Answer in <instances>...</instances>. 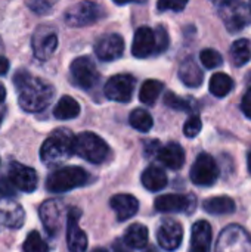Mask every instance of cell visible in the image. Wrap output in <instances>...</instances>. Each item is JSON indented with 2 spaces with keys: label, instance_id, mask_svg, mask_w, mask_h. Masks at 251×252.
Segmentation results:
<instances>
[{
  "label": "cell",
  "instance_id": "obj_21",
  "mask_svg": "<svg viewBox=\"0 0 251 252\" xmlns=\"http://www.w3.org/2000/svg\"><path fill=\"white\" fill-rule=\"evenodd\" d=\"M158 159L170 170H179L185 164V151L179 143H167L166 146L160 148Z\"/></svg>",
  "mask_w": 251,
  "mask_h": 252
},
{
  "label": "cell",
  "instance_id": "obj_19",
  "mask_svg": "<svg viewBox=\"0 0 251 252\" xmlns=\"http://www.w3.org/2000/svg\"><path fill=\"white\" fill-rule=\"evenodd\" d=\"M24 211L19 204L9 201V199H1L0 201V224L9 229H18L24 223Z\"/></svg>",
  "mask_w": 251,
  "mask_h": 252
},
{
  "label": "cell",
  "instance_id": "obj_43",
  "mask_svg": "<svg viewBox=\"0 0 251 252\" xmlns=\"http://www.w3.org/2000/svg\"><path fill=\"white\" fill-rule=\"evenodd\" d=\"M4 97H6V89L3 84H0V103L4 100Z\"/></svg>",
  "mask_w": 251,
  "mask_h": 252
},
{
  "label": "cell",
  "instance_id": "obj_5",
  "mask_svg": "<svg viewBox=\"0 0 251 252\" xmlns=\"http://www.w3.org/2000/svg\"><path fill=\"white\" fill-rule=\"evenodd\" d=\"M219 15L229 32H238L251 24V6L243 0H234L220 6Z\"/></svg>",
  "mask_w": 251,
  "mask_h": 252
},
{
  "label": "cell",
  "instance_id": "obj_24",
  "mask_svg": "<svg viewBox=\"0 0 251 252\" xmlns=\"http://www.w3.org/2000/svg\"><path fill=\"white\" fill-rule=\"evenodd\" d=\"M141 182H142L143 188L148 189L149 192H158L167 186L169 180H167V174L160 167L151 165L142 173Z\"/></svg>",
  "mask_w": 251,
  "mask_h": 252
},
{
  "label": "cell",
  "instance_id": "obj_15",
  "mask_svg": "<svg viewBox=\"0 0 251 252\" xmlns=\"http://www.w3.org/2000/svg\"><path fill=\"white\" fill-rule=\"evenodd\" d=\"M40 219L46 232L52 236L58 235L64 219V205L56 199H49L40 207Z\"/></svg>",
  "mask_w": 251,
  "mask_h": 252
},
{
  "label": "cell",
  "instance_id": "obj_14",
  "mask_svg": "<svg viewBox=\"0 0 251 252\" xmlns=\"http://www.w3.org/2000/svg\"><path fill=\"white\" fill-rule=\"evenodd\" d=\"M157 239L163 250L166 251H175L180 247L183 239V230L180 223L172 219L163 220L157 230Z\"/></svg>",
  "mask_w": 251,
  "mask_h": 252
},
{
  "label": "cell",
  "instance_id": "obj_35",
  "mask_svg": "<svg viewBox=\"0 0 251 252\" xmlns=\"http://www.w3.org/2000/svg\"><path fill=\"white\" fill-rule=\"evenodd\" d=\"M201 128H203L201 118H200L198 115H192V117L188 118V121L185 123V126H183V133H185L186 137H191V139H192V137H195V136L200 134Z\"/></svg>",
  "mask_w": 251,
  "mask_h": 252
},
{
  "label": "cell",
  "instance_id": "obj_8",
  "mask_svg": "<svg viewBox=\"0 0 251 252\" xmlns=\"http://www.w3.org/2000/svg\"><path fill=\"white\" fill-rule=\"evenodd\" d=\"M217 252H251L250 235L240 226L226 227L219 236Z\"/></svg>",
  "mask_w": 251,
  "mask_h": 252
},
{
  "label": "cell",
  "instance_id": "obj_41",
  "mask_svg": "<svg viewBox=\"0 0 251 252\" xmlns=\"http://www.w3.org/2000/svg\"><path fill=\"white\" fill-rule=\"evenodd\" d=\"M9 71V61L4 56H0V75H4Z\"/></svg>",
  "mask_w": 251,
  "mask_h": 252
},
{
  "label": "cell",
  "instance_id": "obj_48",
  "mask_svg": "<svg viewBox=\"0 0 251 252\" xmlns=\"http://www.w3.org/2000/svg\"><path fill=\"white\" fill-rule=\"evenodd\" d=\"M250 6H251V0H250Z\"/></svg>",
  "mask_w": 251,
  "mask_h": 252
},
{
  "label": "cell",
  "instance_id": "obj_10",
  "mask_svg": "<svg viewBox=\"0 0 251 252\" xmlns=\"http://www.w3.org/2000/svg\"><path fill=\"white\" fill-rule=\"evenodd\" d=\"M71 77L74 83L81 87V89H92L98 80H99V72L93 61L87 56H81L72 61L71 66Z\"/></svg>",
  "mask_w": 251,
  "mask_h": 252
},
{
  "label": "cell",
  "instance_id": "obj_4",
  "mask_svg": "<svg viewBox=\"0 0 251 252\" xmlns=\"http://www.w3.org/2000/svg\"><path fill=\"white\" fill-rule=\"evenodd\" d=\"M74 154L92 164H101L107 159L109 148L102 137L95 133L84 131L74 139Z\"/></svg>",
  "mask_w": 251,
  "mask_h": 252
},
{
  "label": "cell",
  "instance_id": "obj_40",
  "mask_svg": "<svg viewBox=\"0 0 251 252\" xmlns=\"http://www.w3.org/2000/svg\"><path fill=\"white\" fill-rule=\"evenodd\" d=\"M53 1H56V0H31L30 4L34 10L41 12V10H46L50 6V3H53Z\"/></svg>",
  "mask_w": 251,
  "mask_h": 252
},
{
  "label": "cell",
  "instance_id": "obj_18",
  "mask_svg": "<svg viewBox=\"0 0 251 252\" xmlns=\"http://www.w3.org/2000/svg\"><path fill=\"white\" fill-rule=\"evenodd\" d=\"M109 205L112 208V211L115 213L118 221H126L129 219H132L138 210H139V202L133 195L129 193H118L114 195L109 201Z\"/></svg>",
  "mask_w": 251,
  "mask_h": 252
},
{
  "label": "cell",
  "instance_id": "obj_6",
  "mask_svg": "<svg viewBox=\"0 0 251 252\" xmlns=\"http://www.w3.org/2000/svg\"><path fill=\"white\" fill-rule=\"evenodd\" d=\"M102 18H104V9L98 3L90 0H83L74 4L65 13V22L71 27L92 25Z\"/></svg>",
  "mask_w": 251,
  "mask_h": 252
},
{
  "label": "cell",
  "instance_id": "obj_17",
  "mask_svg": "<svg viewBox=\"0 0 251 252\" xmlns=\"http://www.w3.org/2000/svg\"><path fill=\"white\" fill-rule=\"evenodd\" d=\"M155 34L149 27H141L136 30L132 44V55L136 58H148L155 53Z\"/></svg>",
  "mask_w": 251,
  "mask_h": 252
},
{
  "label": "cell",
  "instance_id": "obj_39",
  "mask_svg": "<svg viewBox=\"0 0 251 252\" xmlns=\"http://www.w3.org/2000/svg\"><path fill=\"white\" fill-rule=\"evenodd\" d=\"M241 111L244 112V115L251 120V87L246 92V94L243 96L241 100Z\"/></svg>",
  "mask_w": 251,
  "mask_h": 252
},
{
  "label": "cell",
  "instance_id": "obj_36",
  "mask_svg": "<svg viewBox=\"0 0 251 252\" xmlns=\"http://www.w3.org/2000/svg\"><path fill=\"white\" fill-rule=\"evenodd\" d=\"M186 4H188V0H158L157 9L160 12H166V10L180 12L186 7Z\"/></svg>",
  "mask_w": 251,
  "mask_h": 252
},
{
  "label": "cell",
  "instance_id": "obj_47",
  "mask_svg": "<svg viewBox=\"0 0 251 252\" xmlns=\"http://www.w3.org/2000/svg\"><path fill=\"white\" fill-rule=\"evenodd\" d=\"M0 123H1V114H0Z\"/></svg>",
  "mask_w": 251,
  "mask_h": 252
},
{
  "label": "cell",
  "instance_id": "obj_29",
  "mask_svg": "<svg viewBox=\"0 0 251 252\" xmlns=\"http://www.w3.org/2000/svg\"><path fill=\"white\" fill-rule=\"evenodd\" d=\"M164 86L161 81L158 80H146L142 87H141V92H139V100L143 103V105H154L155 100L158 99V96L161 94Z\"/></svg>",
  "mask_w": 251,
  "mask_h": 252
},
{
  "label": "cell",
  "instance_id": "obj_13",
  "mask_svg": "<svg viewBox=\"0 0 251 252\" xmlns=\"http://www.w3.org/2000/svg\"><path fill=\"white\" fill-rule=\"evenodd\" d=\"M81 211L78 208H71L67 217V245L70 252H86L87 236L78 226V219Z\"/></svg>",
  "mask_w": 251,
  "mask_h": 252
},
{
  "label": "cell",
  "instance_id": "obj_1",
  "mask_svg": "<svg viewBox=\"0 0 251 252\" xmlns=\"http://www.w3.org/2000/svg\"><path fill=\"white\" fill-rule=\"evenodd\" d=\"M13 83L19 92V106L27 112H40L53 99V86L43 78L33 77L27 71H18L13 77Z\"/></svg>",
  "mask_w": 251,
  "mask_h": 252
},
{
  "label": "cell",
  "instance_id": "obj_31",
  "mask_svg": "<svg viewBox=\"0 0 251 252\" xmlns=\"http://www.w3.org/2000/svg\"><path fill=\"white\" fill-rule=\"evenodd\" d=\"M129 123L130 126L138 130V131H142V133H146L152 128L154 126V121H152V117L148 111L145 109H135L130 117H129Z\"/></svg>",
  "mask_w": 251,
  "mask_h": 252
},
{
  "label": "cell",
  "instance_id": "obj_46",
  "mask_svg": "<svg viewBox=\"0 0 251 252\" xmlns=\"http://www.w3.org/2000/svg\"><path fill=\"white\" fill-rule=\"evenodd\" d=\"M92 252H108L107 250H104V248H98V250H93Z\"/></svg>",
  "mask_w": 251,
  "mask_h": 252
},
{
  "label": "cell",
  "instance_id": "obj_3",
  "mask_svg": "<svg viewBox=\"0 0 251 252\" xmlns=\"http://www.w3.org/2000/svg\"><path fill=\"white\" fill-rule=\"evenodd\" d=\"M89 182V174L81 167H64L53 171L46 182V188L53 193H64L81 188Z\"/></svg>",
  "mask_w": 251,
  "mask_h": 252
},
{
  "label": "cell",
  "instance_id": "obj_34",
  "mask_svg": "<svg viewBox=\"0 0 251 252\" xmlns=\"http://www.w3.org/2000/svg\"><path fill=\"white\" fill-rule=\"evenodd\" d=\"M200 59L203 62V65L209 69H213V68H217L223 63V58L222 55L215 50V49H204L201 53H200Z\"/></svg>",
  "mask_w": 251,
  "mask_h": 252
},
{
  "label": "cell",
  "instance_id": "obj_23",
  "mask_svg": "<svg viewBox=\"0 0 251 252\" xmlns=\"http://www.w3.org/2000/svg\"><path fill=\"white\" fill-rule=\"evenodd\" d=\"M56 46H58V37L55 32H46L43 35L36 34V37L33 40L34 55L40 61H46L56 50Z\"/></svg>",
  "mask_w": 251,
  "mask_h": 252
},
{
  "label": "cell",
  "instance_id": "obj_44",
  "mask_svg": "<svg viewBox=\"0 0 251 252\" xmlns=\"http://www.w3.org/2000/svg\"><path fill=\"white\" fill-rule=\"evenodd\" d=\"M215 4H219V6H223V4H228V3H231V1H234V0H212Z\"/></svg>",
  "mask_w": 251,
  "mask_h": 252
},
{
  "label": "cell",
  "instance_id": "obj_25",
  "mask_svg": "<svg viewBox=\"0 0 251 252\" xmlns=\"http://www.w3.org/2000/svg\"><path fill=\"white\" fill-rule=\"evenodd\" d=\"M204 211L213 216H223V214H231L235 211V202L229 196H215L210 199H206L204 204Z\"/></svg>",
  "mask_w": 251,
  "mask_h": 252
},
{
  "label": "cell",
  "instance_id": "obj_20",
  "mask_svg": "<svg viewBox=\"0 0 251 252\" xmlns=\"http://www.w3.org/2000/svg\"><path fill=\"white\" fill-rule=\"evenodd\" d=\"M212 247V226L200 220L192 226L189 252H209Z\"/></svg>",
  "mask_w": 251,
  "mask_h": 252
},
{
  "label": "cell",
  "instance_id": "obj_30",
  "mask_svg": "<svg viewBox=\"0 0 251 252\" xmlns=\"http://www.w3.org/2000/svg\"><path fill=\"white\" fill-rule=\"evenodd\" d=\"M231 59L235 66H244L250 61V41L247 38H240L231 46Z\"/></svg>",
  "mask_w": 251,
  "mask_h": 252
},
{
  "label": "cell",
  "instance_id": "obj_12",
  "mask_svg": "<svg viewBox=\"0 0 251 252\" xmlns=\"http://www.w3.org/2000/svg\"><path fill=\"white\" fill-rule=\"evenodd\" d=\"M6 177L9 179L12 186L16 190H21V192H33V190H36L37 182H38L37 173L31 167L22 165L19 162H12L9 165V171H7Z\"/></svg>",
  "mask_w": 251,
  "mask_h": 252
},
{
  "label": "cell",
  "instance_id": "obj_37",
  "mask_svg": "<svg viewBox=\"0 0 251 252\" xmlns=\"http://www.w3.org/2000/svg\"><path fill=\"white\" fill-rule=\"evenodd\" d=\"M154 34H155V44H157L155 53H161L169 47V34H167L166 28L161 27V25H158L155 28Z\"/></svg>",
  "mask_w": 251,
  "mask_h": 252
},
{
  "label": "cell",
  "instance_id": "obj_16",
  "mask_svg": "<svg viewBox=\"0 0 251 252\" xmlns=\"http://www.w3.org/2000/svg\"><path fill=\"white\" fill-rule=\"evenodd\" d=\"M123 52L124 40L120 34H105L95 44V53L104 62L118 59L123 55Z\"/></svg>",
  "mask_w": 251,
  "mask_h": 252
},
{
  "label": "cell",
  "instance_id": "obj_22",
  "mask_svg": "<svg viewBox=\"0 0 251 252\" xmlns=\"http://www.w3.org/2000/svg\"><path fill=\"white\" fill-rule=\"evenodd\" d=\"M179 78L186 87L195 89L203 84L204 74H203L201 68L197 65V62L192 58H188L179 66Z\"/></svg>",
  "mask_w": 251,
  "mask_h": 252
},
{
  "label": "cell",
  "instance_id": "obj_27",
  "mask_svg": "<svg viewBox=\"0 0 251 252\" xmlns=\"http://www.w3.org/2000/svg\"><path fill=\"white\" fill-rule=\"evenodd\" d=\"M78 114H80V105L71 96H62L58 100L56 106L53 108V115L58 120H72L78 117Z\"/></svg>",
  "mask_w": 251,
  "mask_h": 252
},
{
  "label": "cell",
  "instance_id": "obj_38",
  "mask_svg": "<svg viewBox=\"0 0 251 252\" xmlns=\"http://www.w3.org/2000/svg\"><path fill=\"white\" fill-rule=\"evenodd\" d=\"M15 188L12 186V183L9 182L7 177H1L0 179V195L3 196H12L15 193Z\"/></svg>",
  "mask_w": 251,
  "mask_h": 252
},
{
  "label": "cell",
  "instance_id": "obj_28",
  "mask_svg": "<svg viewBox=\"0 0 251 252\" xmlns=\"http://www.w3.org/2000/svg\"><path fill=\"white\" fill-rule=\"evenodd\" d=\"M234 89V80L225 72H216L210 78V92L216 97H225Z\"/></svg>",
  "mask_w": 251,
  "mask_h": 252
},
{
  "label": "cell",
  "instance_id": "obj_11",
  "mask_svg": "<svg viewBox=\"0 0 251 252\" xmlns=\"http://www.w3.org/2000/svg\"><path fill=\"white\" fill-rule=\"evenodd\" d=\"M197 205L194 195H161L155 199L154 207L160 213H191Z\"/></svg>",
  "mask_w": 251,
  "mask_h": 252
},
{
  "label": "cell",
  "instance_id": "obj_32",
  "mask_svg": "<svg viewBox=\"0 0 251 252\" xmlns=\"http://www.w3.org/2000/svg\"><path fill=\"white\" fill-rule=\"evenodd\" d=\"M22 250H24V252H49V247L43 241V238L40 236V233L37 230H33L25 238V242L22 245Z\"/></svg>",
  "mask_w": 251,
  "mask_h": 252
},
{
  "label": "cell",
  "instance_id": "obj_7",
  "mask_svg": "<svg viewBox=\"0 0 251 252\" xmlns=\"http://www.w3.org/2000/svg\"><path fill=\"white\" fill-rule=\"evenodd\" d=\"M191 180L197 186H212L219 177V168L215 158L209 154H200L191 168Z\"/></svg>",
  "mask_w": 251,
  "mask_h": 252
},
{
  "label": "cell",
  "instance_id": "obj_33",
  "mask_svg": "<svg viewBox=\"0 0 251 252\" xmlns=\"http://www.w3.org/2000/svg\"><path fill=\"white\" fill-rule=\"evenodd\" d=\"M164 103H166L169 108L176 109V111L189 112V111L192 109V103H191V100L182 99V97H179L178 94H175L173 92L166 93V96H164Z\"/></svg>",
  "mask_w": 251,
  "mask_h": 252
},
{
  "label": "cell",
  "instance_id": "obj_42",
  "mask_svg": "<svg viewBox=\"0 0 251 252\" xmlns=\"http://www.w3.org/2000/svg\"><path fill=\"white\" fill-rule=\"evenodd\" d=\"M115 4H127V3H132V1H136V3H142L145 0H112Z\"/></svg>",
  "mask_w": 251,
  "mask_h": 252
},
{
  "label": "cell",
  "instance_id": "obj_45",
  "mask_svg": "<svg viewBox=\"0 0 251 252\" xmlns=\"http://www.w3.org/2000/svg\"><path fill=\"white\" fill-rule=\"evenodd\" d=\"M247 168H249V173L251 174V149L247 154Z\"/></svg>",
  "mask_w": 251,
  "mask_h": 252
},
{
  "label": "cell",
  "instance_id": "obj_9",
  "mask_svg": "<svg viewBox=\"0 0 251 252\" xmlns=\"http://www.w3.org/2000/svg\"><path fill=\"white\" fill-rule=\"evenodd\" d=\"M135 84H136V80L130 74H118V75L111 77L107 81L104 92L109 100L126 103V102H130L133 96Z\"/></svg>",
  "mask_w": 251,
  "mask_h": 252
},
{
  "label": "cell",
  "instance_id": "obj_2",
  "mask_svg": "<svg viewBox=\"0 0 251 252\" xmlns=\"http://www.w3.org/2000/svg\"><path fill=\"white\" fill-rule=\"evenodd\" d=\"M75 136L68 128L55 130L41 145L40 158L44 165H58L74 154Z\"/></svg>",
  "mask_w": 251,
  "mask_h": 252
},
{
  "label": "cell",
  "instance_id": "obj_26",
  "mask_svg": "<svg viewBox=\"0 0 251 252\" xmlns=\"http://www.w3.org/2000/svg\"><path fill=\"white\" fill-rule=\"evenodd\" d=\"M148 242V229L143 224L135 223L124 232V244L133 250H141Z\"/></svg>",
  "mask_w": 251,
  "mask_h": 252
}]
</instances>
